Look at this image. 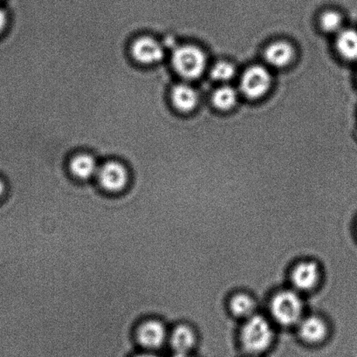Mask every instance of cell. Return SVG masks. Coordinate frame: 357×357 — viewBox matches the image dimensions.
<instances>
[{
    "label": "cell",
    "instance_id": "obj_1",
    "mask_svg": "<svg viewBox=\"0 0 357 357\" xmlns=\"http://www.w3.org/2000/svg\"><path fill=\"white\" fill-rule=\"evenodd\" d=\"M240 340L245 351L250 356H259L271 348L275 331L268 319L255 314L242 326Z\"/></svg>",
    "mask_w": 357,
    "mask_h": 357
},
{
    "label": "cell",
    "instance_id": "obj_2",
    "mask_svg": "<svg viewBox=\"0 0 357 357\" xmlns=\"http://www.w3.org/2000/svg\"><path fill=\"white\" fill-rule=\"evenodd\" d=\"M304 303L296 290L280 291L270 301V313L273 320L282 327H293L303 318Z\"/></svg>",
    "mask_w": 357,
    "mask_h": 357
},
{
    "label": "cell",
    "instance_id": "obj_3",
    "mask_svg": "<svg viewBox=\"0 0 357 357\" xmlns=\"http://www.w3.org/2000/svg\"><path fill=\"white\" fill-rule=\"evenodd\" d=\"M172 63L176 74L185 79L192 81L204 74L207 58L200 47L190 44L183 45L173 52Z\"/></svg>",
    "mask_w": 357,
    "mask_h": 357
},
{
    "label": "cell",
    "instance_id": "obj_4",
    "mask_svg": "<svg viewBox=\"0 0 357 357\" xmlns=\"http://www.w3.org/2000/svg\"><path fill=\"white\" fill-rule=\"evenodd\" d=\"M273 78L268 68L255 65L245 69L241 78V91L248 99L257 100L271 89Z\"/></svg>",
    "mask_w": 357,
    "mask_h": 357
},
{
    "label": "cell",
    "instance_id": "obj_5",
    "mask_svg": "<svg viewBox=\"0 0 357 357\" xmlns=\"http://www.w3.org/2000/svg\"><path fill=\"white\" fill-rule=\"evenodd\" d=\"M96 176L102 189L112 193L122 192L129 182L126 166L116 161H109L100 166Z\"/></svg>",
    "mask_w": 357,
    "mask_h": 357
},
{
    "label": "cell",
    "instance_id": "obj_6",
    "mask_svg": "<svg viewBox=\"0 0 357 357\" xmlns=\"http://www.w3.org/2000/svg\"><path fill=\"white\" fill-rule=\"evenodd\" d=\"M321 277V268L317 262L303 261L294 266L290 280L294 290L299 293H307L318 286Z\"/></svg>",
    "mask_w": 357,
    "mask_h": 357
},
{
    "label": "cell",
    "instance_id": "obj_7",
    "mask_svg": "<svg viewBox=\"0 0 357 357\" xmlns=\"http://www.w3.org/2000/svg\"><path fill=\"white\" fill-rule=\"evenodd\" d=\"M131 55L138 63L152 65L158 63L164 59L165 50L154 38L143 36L134 41L131 46Z\"/></svg>",
    "mask_w": 357,
    "mask_h": 357
},
{
    "label": "cell",
    "instance_id": "obj_8",
    "mask_svg": "<svg viewBox=\"0 0 357 357\" xmlns=\"http://www.w3.org/2000/svg\"><path fill=\"white\" fill-rule=\"evenodd\" d=\"M298 326V334L304 342L317 345L324 342L328 335V325L319 315L301 319Z\"/></svg>",
    "mask_w": 357,
    "mask_h": 357
},
{
    "label": "cell",
    "instance_id": "obj_9",
    "mask_svg": "<svg viewBox=\"0 0 357 357\" xmlns=\"http://www.w3.org/2000/svg\"><path fill=\"white\" fill-rule=\"evenodd\" d=\"M138 342L144 348L155 349L164 344L167 332L165 325L158 320H148L139 326L137 331Z\"/></svg>",
    "mask_w": 357,
    "mask_h": 357
},
{
    "label": "cell",
    "instance_id": "obj_10",
    "mask_svg": "<svg viewBox=\"0 0 357 357\" xmlns=\"http://www.w3.org/2000/svg\"><path fill=\"white\" fill-rule=\"evenodd\" d=\"M264 58L266 61L273 68H286L294 61V48L287 41H275L266 47Z\"/></svg>",
    "mask_w": 357,
    "mask_h": 357
},
{
    "label": "cell",
    "instance_id": "obj_11",
    "mask_svg": "<svg viewBox=\"0 0 357 357\" xmlns=\"http://www.w3.org/2000/svg\"><path fill=\"white\" fill-rule=\"evenodd\" d=\"M171 98L173 106L183 113L192 112L196 109L199 100L197 90L185 83H180L173 88Z\"/></svg>",
    "mask_w": 357,
    "mask_h": 357
},
{
    "label": "cell",
    "instance_id": "obj_12",
    "mask_svg": "<svg viewBox=\"0 0 357 357\" xmlns=\"http://www.w3.org/2000/svg\"><path fill=\"white\" fill-rule=\"evenodd\" d=\"M169 342L176 353L188 354L196 345V333L188 325L176 326L169 336Z\"/></svg>",
    "mask_w": 357,
    "mask_h": 357
},
{
    "label": "cell",
    "instance_id": "obj_13",
    "mask_svg": "<svg viewBox=\"0 0 357 357\" xmlns=\"http://www.w3.org/2000/svg\"><path fill=\"white\" fill-rule=\"evenodd\" d=\"M69 169L73 175L79 180H89L97 175L98 165L93 155L81 153L75 155L69 164Z\"/></svg>",
    "mask_w": 357,
    "mask_h": 357
},
{
    "label": "cell",
    "instance_id": "obj_14",
    "mask_svg": "<svg viewBox=\"0 0 357 357\" xmlns=\"http://www.w3.org/2000/svg\"><path fill=\"white\" fill-rule=\"evenodd\" d=\"M336 50L344 60L357 61V30L342 29L336 38Z\"/></svg>",
    "mask_w": 357,
    "mask_h": 357
},
{
    "label": "cell",
    "instance_id": "obj_15",
    "mask_svg": "<svg viewBox=\"0 0 357 357\" xmlns=\"http://www.w3.org/2000/svg\"><path fill=\"white\" fill-rule=\"evenodd\" d=\"M229 308L234 317L247 320L255 314L256 303L250 294L238 293L231 296Z\"/></svg>",
    "mask_w": 357,
    "mask_h": 357
},
{
    "label": "cell",
    "instance_id": "obj_16",
    "mask_svg": "<svg viewBox=\"0 0 357 357\" xmlns=\"http://www.w3.org/2000/svg\"><path fill=\"white\" fill-rule=\"evenodd\" d=\"M215 107L220 111H228L236 105L238 102V93L230 86H222L215 90L211 97Z\"/></svg>",
    "mask_w": 357,
    "mask_h": 357
},
{
    "label": "cell",
    "instance_id": "obj_17",
    "mask_svg": "<svg viewBox=\"0 0 357 357\" xmlns=\"http://www.w3.org/2000/svg\"><path fill=\"white\" fill-rule=\"evenodd\" d=\"M343 18L341 13L335 10H328L321 15L320 25L326 33H339L342 29Z\"/></svg>",
    "mask_w": 357,
    "mask_h": 357
},
{
    "label": "cell",
    "instance_id": "obj_18",
    "mask_svg": "<svg viewBox=\"0 0 357 357\" xmlns=\"http://www.w3.org/2000/svg\"><path fill=\"white\" fill-rule=\"evenodd\" d=\"M235 75V66L227 61L217 62L211 69V77L216 82H227L234 79Z\"/></svg>",
    "mask_w": 357,
    "mask_h": 357
},
{
    "label": "cell",
    "instance_id": "obj_19",
    "mask_svg": "<svg viewBox=\"0 0 357 357\" xmlns=\"http://www.w3.org/2000/svg\"><path fill=\"white\" fill-rule=\"evenodd\" d=\"M6 22H8V20H6V15L3 10L0 9V33L5 30Z\"/></svg>",
    "mask_w": 357,
    "mask_h": 357
},
{
    "label": "cell",
    "instance_id": "obj_20",
    "mask_svg": "<svg viewBox=\"0 0 357 357\" xmlns=\"http://www.w3.org/2000/svg\"><path fill=\"white\" fill-rule=\"evenodd\" d=\"M6 190L5 183L2 181L1 179H0V197L3 196V194H4Z\"/></svg>",
    "mask_w": 357,
    "mask_h": 357
},
{
    "label": "cell",
    "instance_id": "obj_21",
    "mask_svg": "<svg viewBox=\"0 0 357 357\" xmlns=\"http://www.w3.org/2000/svg\"><path fill=\"white\" fill-rule=\"evenodd\" d=\"M173 357H192L188 355V354H181V353H176L175 356Z\"/></svg>",
    "mask_w": 357,
    "mask_h": 357
},
{
    "label": "cell",
    "instance_id": "obj_22",
    "mask_svg": "<svg viewBox=\"0 0 357 357\" xmlns=\"http://www.w3.org/2000/svg\"><path fill=\"white\" fill-rule=\"evenodd\" d=\"M136 357H157V356L151 355V354H142V355L137 356Z\"/></svg>",
    "mask_w": 357,
    "mask_h": 357
},
{
    "label": "cell",
    "instance_id": "obj_23",
    "mask_svg": "<svg viewBox=\"0 0 357 357\" xmlns=\"http://www.w3.org/2000/svg\"><path fill=\"white\" fill-rule=\"evenodd\" d=\"M250 357H257V356H251Z\"/></svg>",
    "mask_w": 357,
    "mask_h": 357
}]
</instances>
